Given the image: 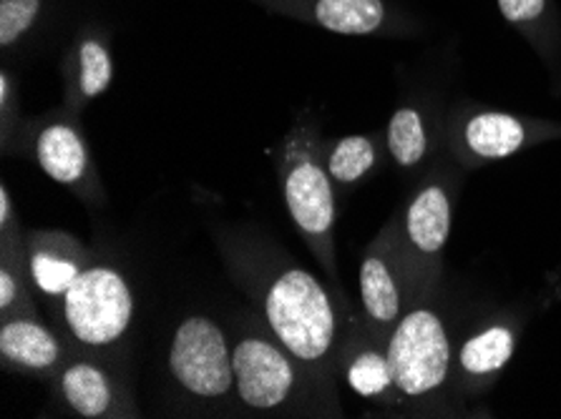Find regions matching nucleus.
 I'll list each match as a JSON object with an SVG mask.
<instances>
[{
  "mask_svg": "<svg viewBox=\"0 0 561 419\" xmlns=\"http://www.w3.org/2000/svg\"><path fill=\"white\" fill-rule=\"evenodd\" d=\"M219 246L232 279L250 294L270 335L320 387L337 392L340 319L328 289L260 238L219 236Z\"/></svg>",
  "mask_w": 561,
  "mask_h": 419,
  "instance_id": "obj_1",
  "label": "nucleus"
},
{
  "mask_svg": "<svg viewBox=\"0 0 561 419\" xmlns=\"http://www.w3.org/2000/svg\"><path fill=\"white\" fill-rule=\"evenodd\" d=\"M234 389L244 412L340 417L337 392L320 387L262 322L232 339Z\"/></svg>",
  "mask_w": 561,
  "mask_h": 419,
  "instance_id": "obj_2",
  "label": "nucleus"
},
{
  "mask_svg": "<svg viewBox=\"0 0 561 419\" xmlns=\"http://www.w3.org/2000/svg\"><path fill=\"white\" fill-rule=\"evenodd\" d=\"M277 153L279 186H283L287 213L318 259L322 273L330 279V284L337 287L335 184L328 174L318 133L308 124L295 126L279 143Z\"/></svg>",
  "mask_w": 561,
  "mask_h": 419,
  "instance_id": "obj_3",
  "label": "nucleus"
},
{
  "mask_svg": "<svg viewBox=\"0 0 561 419\" xmlns=\"http://www.w3.org/2000/svg\"><path fill=\"white\" fill-rule=\"evenodd\" d=\"M58 327L71 352L104 357L126 337L134 319V292L124 271L93 259L58 299Z\"/></svg>",
  "mask_w": 561,
  "mask_h": 419,
  "instance_id": "obj_4",
  "label": "nucleus"
},
{
  "mask_svg": "<svg viewBox=\"0 0 561 419\" xmlns=\"http://www.w3.org/2000/svg\"><path fill=\"white\" fill-rule=\"evenodd\" d=\"M167 364L169 377L192 401L217 407L237 397L232 341L207 314H190L176 324Z\"/></svg>",
  "mask_w": 561,
  "mask_h": 419,
  "instance_id": "obj_5",
  "label": "nucleus"
},
{
  "mask_svg": "<svg viewBox=\"0 0 561 419\" xmlns=\"http://www.w3.org/2000/svg\"><path fill=\"white\" fill-rule=\"evenodd\" d=\"M386 352L398 395H431L448 377L450 345L444 322L423 306L401 316L386 339Z\"/></svg>",
  "mask_w": 561,
  "mask_h": 419,
  "instance_id": "obj_6",
  "label": "nucleus"
},
{
  "mask_svg": "<svg viewBox=\"0 0 561 419\" xmlns=\"http://www.w3.org/2000/svg\"><path fill=\"white\" fill-rule=\"evenodd\" d=\"M50 389L66 412L87 419L139 417L124 382L101 362V357L71 352L54 377Z\"/></svg>",
  "mask_w": 561,
  "mask_h": 419,
  "instance_id": "obj_7",
  "label": "nucleus"
},
{
  "mask_svg": "<svg viewBox=\"0 0 561 419\" xmlns=\"http://www.w3.org/2000/svg\"><path fill=\"white\" fill-rule=\"evenodd\" d=\"M31 153L48 178L83 199L96 201L101 196L99 171L93 166L89 143L81 128L68 118H54L33 133Z\"/></svg>",
  "mask_w": 561,
  "mask_h": 419,
  "instance_id": "obj_8",
  "label": "nucleus"
},
{
  "mask_svg": "<svg viewBox=\"0 0 561 419\" xmlns=\"http://www.w3.org/2000/svg\"><path fill=\"white\" fill-rule=\"evenodd\" d=\"M91 261L93 254L66 231H25V269L33 289L50 304H58Z\"/></svg>",
  "mask_w": 561,
  "mask_h": 419,
  "instance_id": "obj_9",
  "label": "nucleus"
},
{
  "mask_svg": "<svg viewBox=\"0 0 561 419\" xmlns=\"http://www.w3.org/2000/svg\"><path fill=\"white\" fill-rule=\"evenodd\" d=\"M68 354V341L48 329L38 314H13L0 319V359L8 372L50 380Z\"/></svg>",
  "mask_w": 561,
  "mask_h": 419,
  "instance_id": "obj_10",
  "label": "nucleus"
},
{
  "mask_svg": "<svg viewBox=\"0 0 561 419\" xmlns=\"http://www.w3.org/2000/svg\"><path fill=\"white\" fill-rule=\"evenodd\" d=\"M360 304L378 339H388L403 316V292L393 261L378 242L365 252L360 264Z\"/></svg>",
  "mask_w": 561,
  "mask_h": 419,
  "instance_id": "obj_11",
  "label": "nucleus"
},
{
  "mask_svg": "<svg viewBox=\"0 0 561 419\" xmlns=\"http://www.w3.org/2000/svg\"><path fill=\"white\" fill-rule=\"evenodd\" d=\"M337 366L347 387L363 399H386L390 392H396L388 352L370 341H363L358 331L340 341Z\"/></svg>",
  "mask_w": 561,
  "mask_h": 419,
  "instance_id": "obj_12",
  "label": "nucleus"
},
{
  "mask_svg": "<svg viewBox=\"0 0 561 419\" xmlns=\"http://www.w3.org/2000/svg\"><path fill=\"white\" fill-rule=\"evenodd\" d=\"M405 238L419 254L436 256L444 252L450 234V201L440 186H426L415 194L405 211Z\"/></svg>",
  "mask_w": 561,
  "mask_h": 419,
  "instance_id": "obj_13",
  "label": "nucleus"
},
{
  "mask_svg": "<svg viewBox=\"0 0 561 419\" xmlns=\"http://www.w3.org/2000/svg\"><path fill=\"white\" fill-rule=\"evenodd\" d=\"M463 141L473 156L506 159L526 143V128L508 114H479L466 124Z\"/></svg>",
  "mask_w": 561,
  "mask_h": 419,
  "instance_id": "obj_14",
  "label": "nucleus"
},
{
  "mask_svg": "<svg viewBox=\"0 0 561 419\" xmlns=\"http://www.w3.org/2000/svg\"><path fill=\"white\" fill-rule=\"evenodd\" d=\"M314 19L322 28L343 36H368L380 28L386 8L380 0H318Z\"/></svg>",
  "mask_w": 561,
  "mask_h": 419,
  "instance_id": "obj_15",
  "label": "nucleus"
},
{
  "mask_svg": "<svg viewBox=\"0 0 561 419\" xmlns=\"http://www.w3.org/2000/svg\"><path fill=\"white\" fill-rule=\"evenodd\" d=\"M378 143L373 136H345L325 153L328 174L335 186H353L376 168Z\"/></svg>",
  "mask_w": 561,
  "mask_h": 419,
  "instance_id": "obj_16",
  "label": "nucleus"
},
{
  "mask_svg": "<svg viewBox=\"0 0 561 419\" xmlns=\"http://www.w3.org/2000/svg\"><path fill=\"white\" fill-rule=\"evenodd\" d=\"M114 79V63L108 50L99 40H83L76 50V71L71 83V106H83L87 101L106 93Z\"/></svg>",
  "mask_w": 561,
  "mask_h": 419,
  "instance_id": "obj_17",
  "label": "nucleus"
},
{
  "mask_svg": "<svg viewBox=\"0 0 561 419\" xmlns=\"http://www.w3.org/2000/svg\"><path fill=\"white\" fill-rule=\"evenodd\" d=\"M514 331L506 327H489L483 329L481 335H473L466 345L461 347V354H458V362H461V370L466 374H494L504 370V364L514 354Z\"/></svg>",
  "mask_w": 561,
  "mask_h": 419,
  "instance_id": "obj_18",
  "label": "nucleus"
},
{
  "mask_svg": "<svg viewBox=\"0 0 561 419\" xmlns=\"http://www.w3.org/2000/svg\"><path fill=\"white\" fill-rule=\"evenodd\" d=\"M388 151L398 166L421 164L428 151V136L423 118L415 108H398L388 124Z\"/></svg>",
  "mask_w": 561,
  "mask_h": 419,
  "instance_id": "obj_19",
  "label": "nucleus"
},
{
  "mask_svg": "<svg viewBox=\"0 0 561 419\" xmlns=\"http://www.w3.org/2000/svg\"><path fill=\"white\" fill-rule=\"evenodd\" d=\"M25 261L0 256V319L13 314H38Z\"/></svg>",
  "mask_w": 561,
  "mask_h": 419,
  "instance_id": "obj_20",
  "label": "nucleus"
},
{
  "mask_svg": "<svg viewBox=\"0 0 561 419\" xmlns=\"http://www.w3.org/2000/svg\"><path fill=\"white\" fill-rule=\"evenodd\" d=\"M41 0H0V46L19 40L38 19Z\"/></svg>",
  "mask_w": 561,
  "mask_h": 419,
  "instance_id": "obj_21",
  "label": "nucleus"
},
{
  "mask_svg": "<svg viewBox=\"0 0 561 419\" xmlns=\"http://www.w3.org/2000/svg\"><path fill=\"white\" fill-rule=\"evenodd\" d=\"M543 3H547V0H499V8L506 21L524 23V21L539 19L543 11Z\"/></svg>",
  "mask_w": 561,
  "mask_h": 419,
  "instance_id": "obj_22",
  "label": "nucleus"
}]
</instances>
